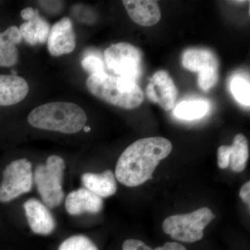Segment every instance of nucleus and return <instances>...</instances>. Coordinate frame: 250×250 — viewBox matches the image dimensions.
I'll return each instance as SVG.
<instances>
[{
  "instance_id": "nucleus-1",
  "label": "nucleus",
  "mask_w": 250,
  "mask_h": 250,
  "mask_svg": "<svg viewBox=\"0 0 250 250\" xmlns=\"http://www.w3.org/2000/svg\"><path fill=\"white\" fill-rule=\"evenodd\" d=\"M172 146L163 137L135 141L123 152L117 163L115 176L128 187H136L152 179L156 167L169 156Z\"/></svg>"
},
{
  "instance_id": "nucleus-2",
  "label": "nucleus",
  "mask_w": 250,
  "mask_h": 250,
  "mask_svg": "<svg viewBox=\"0 0 250 250\" xmlns=\"http://www.w3.org/2000/svg\"><path fill=\"white\" fill-rule=\"evenodd\" d=\"M28 122L37 129L75 134L83 129L87 116L76 104L56 102L34 108L28 116Z\"/></svg>"
},
{
  "instance_id": "nucleus-3",
  "label": "nucleus",
  "mask_w": 250,
  "mask_h": 250,
  "mask_svg": "<svg viewBox=\"0 0 250 250\" xmlns=\"http://www.w3.org/2000/svg\"><path fill=\"white\" fill-rule=\"evenodd\" d=\"M85 84L94 96L125 109L139 107L144 100L143 90L136 82L113 76L105 72L90 75Z\"/></svg>"
},
{
  "instance_id": "nucleus-4",
  "label": "nucleus",
  "mask_w": 250,
  "mask_h": 250,
  "mask_svg": "<svg viewBox=\"0 0 250 250\" xmlns=\"http://www.w3.org/2000/svg\"><path fill=\"white\" fill-rule=\"evenodd\" d=\"M215 218L209 208L203 207L187 214L169 216L163 223V229L176 241L195 243L202 239L206 227Z\"/></svg>"
},
{
  "instance_id": "nucleus-5",
  "label": "nucleus",
  "mask_w": 250,
  "mask_h": 250,
  "mask_svg": "<svg viewBox=\"0 0 250 250\" xmlns=\"http://www.w3.org/2000/svg\"><path fill=\"white\" fill-rule=\"evenodd\" d=\"M65 162L61 156L47 158L45 164L37 166L34 182L44 204L49 208L58 207L64 198L62 183Z\"/></svg>"
},
{
  "instance_id": "nucleus-6",
  "label": "nucleus",
  "mask_w": 250,
  "mask_h": 250,
  "mask_svg": "<svg viewBox=\"0 0 250 250\" xmlns=\"http://www.w3.org/2000/svg\"><path fill=\"white\" fill-rule=\"evenodd\" d=\"M105 62L110 70L118 77L134 81L142 72V52L128 42H118L106 49L104 53Z\"/></svg>"
},
{
  "instance_id": "nucleus-7",
  "label": "nucleus",
  "mask_w": 250,
  "mask_h": 250,
  "mask_svg": "<svg viewBox=\"0 0 250 250\" xmlns=\"http://www.w3.org/2000/svg\"><path fill=\"white\" fill-rule=\"evenodd\" d=\"M34 182L32 165L26 159H18L6 166L0 184V202L6 203L31 191Z\"/></svg>"
},
{
  "instance_id": "nucleus-8",
  "label": "nucleus",
  "mask_w": 250,
  "mask_h": 250,
  "mask_svg": "<svg viewBox=\"0 0 250 250\" xmlns=\"http://www.w3.org/2000/svg\"><path fill=\"white\" fill-rule=\"evenodd\" d=\"M146 94L149 100L159 104L165 111H170L175 104L177 90L169 74L165 70H159L151 79Z\"/></svg>"
},
{
  "instance_id": "nucleus-9",
  "label": "nucleus",
  "mask_w": 250,
  "mask_h": 250,
  "mask_svg": "<svg viewBox=\"0 0 250 250\" xmlns=\"http://www.w3.org/2000/svg\"><path fill=\"white\" fill-rule=\"evenodd\" d=\"M76 37L71 20L64 18L52 26L47 39V48L53 57H60L73 52Z\"/></svg>"
},
{
  "instance_id": "nucleus-10",
  "label": "nucleus",
  "mask_w": 250,
  "mask_h": 250,
  "mask_svg": "<svg viewBox=\"0 0 250 250\" xmlns=\"http://www.w3.org/2000/svg\"><path fill=\"white\" fill-rule=\"evenodd\" d=\"M24 208L33 232L40 235H49L53 232L55 220L44 204L36 199H29L24 204Z\"/></svg>"
},
{
  "instance_id": "nucleus-11",
  "label": "nucleus",
  "mask_w": 250,
  "mask_h": 250,
  "mask_svg": "<svg viewBox=\"0 0 250 250\" xmlns=\"http://www.w3.org/2000/svg\"><path fill=\"white\" fill-rule=\"evenodd\" d=\"M129 18L143 27L157 24L161 17L157 1L152 0H125L123 1Z\"/></svg>"
},
{
  "instance_id": "nucleus-12",
  "label": "nucleus",
  "mask_w": 250,
  "mask_h": 250,
  "mask_svg": "<svg viewBox=\"0 0 250 250\" xmlns=\"http://www.w3.org/2000/svg\"><path fill=\"white\" fill-rule=\"evenodd\" d=\"M103 208V199L85 188L70 192L65 200V209L71 215H82L85 212L98 213Z\"/></svg>"
},
{
  "instance_id": "nucleus-13",
  "label": "nucleus",
  "mask_w": 250,
  "mask_h": 250,
  "mask_svg": "<svg viewBox=\"0 0 250 250\" xmlns=\"http://www.w3.org/2000/svg\"><path fill=\"white\" fill-rule=\"evenodd\" d=\"M29 85L22 77L0 75V106H7L21 103L27 96Z\"/></svg>"
},
{
  "instance_id": "nucleus-14",
  "label": "nucleus",
  "mask_w": 250,
  "mask_h": 250,
  "mask_svg": "<svg viewBox=\"0 0 250 250\" xmlns=\"http://www.w3.org/2000/svg\"><path fill=\"white\" fill-rule=\"evenodd\" d=\"M82 182L85 188L101 197H108L117 191L116 176L111 170L103 173L86 172L82 177Z\"/></svg>"
},
{
  "instance_id": "nucleus-15",
  "label": "nucleus",
  "mask_w": 250,
  "mask_h": 250,
  "mask_svg": "<svg viewBox=\"0 0 250 250\" xmlns=\"http://www.w3.org/2000/svg\"><path fill=\"white\" fill-rule=\"evenodd\" d=\"M22 41L21 31L16 26H11L0 33V67H12L17 63V45Z\"/></svg>"
},
{
  "instance_id": "nucleus-16",
  "label": "nucleus",
  "mask_w": 250,
  "mask_h": 250,
  "mask_svg": "<svg viewBox=\"0 0 250 250\" xmlns=\"http://www.w3.org/2000/svg\"><path fill=\"white\" fill-rule=\"evenodd\" d=\"M182 64L187 70L198 73L210 67H219L216 56L204 49H187L182 56Z\"/></svg>"
},
{
  "instance_id": "nucleus-17",
  "label": "nucleus",
  "mask_w": 250,
  "mask_h": 250,
  "mask_svg": "<svg viewBox=\"0 0 250 250\" xmlns=\"http://www.w3.org/2000/svg\"><path fill=\"white\" fill-rule=\"evenodd\" d=\"M22 39L30 45L45 43L47 41L50 31L49 23L39 14L31 21L21 24L20 27Z\"/></svg>"
},
{
  "instance_id": "nucleus-18",
  "label": "nucleus",
  "mask_w": 250,
  "mask_h": 250,
  "mask_svg": "<svg viewBox=\"0 0 250 250\" xmlns=\"http://www.w3.org/2000/svg\"><path fill=\"white\" fill-rule=\"evenodd\" d=\"M229 147V166L235 172H241L246 169L249 159V147L247 138L242 134H237Z\"/></svg>"
},
{
  "instance_id": "nucleus-19",
  "label": "nucleus",
  "mask_w": 250,
  "mask_h": 250,
  "mask_svg": "<svg viewBox=\"0 0 250 250\" xmlns=\"http://www.w3.org/2000/svg\"><path fill=\"white\" fill-rule=\"evenodd\" d=\"M209 110L208 103L202 100L184 101L174 108V115L180 119L193 121L205 116Z\"/></svg>"
},
{
  "instance_id": "nucleus-20",
  "label": "nucleus",
  "mask_w": 250,
  "mask_h": 250,
  "mask_svg": "<svg viewBox=\"0 0 250 250\" xmlns=\"http://www.w3.org/2000/svg\"><path fill=\"white\" fill-rule=\"evenodd\" d=\"M230 89L235 99L241 104L250 106V81L241 75H236L231 80Z\"/></svg>"
},
{
  "instance_id": "nucleus-21",
  "label": "nucleus",
  "mask_w": 250,
  "mask_h": 250,
  "mask_svg": "<svg viewBox=\"0 0 250 250\" xmlns=\"http://www.w3.org/2000/svg\"><path fill=\"white\" fill-rule=\"evenodd\" d=\"M59 250H98L97 246L88 237L77 235L65 240Z\"/></svg>"
},
{
  "instance_id": "nucleus-22",
  "label": "nucleus",
  "mask_w": 250,
  "mask_h": 250,
  "mask_svg": "<svg viewBox=\"0 0 250 250\" xmlns=\"http://www.w3.org/2000/svg\"><path fill=\"white\" fill-rule=\"evenodd\" d=\"M219 67H210L207 70L199 72L197 83L204 91L207 92L213 88L218 81Z\"/></svg>"
},
{
  "instance_id": "nucleus-23",
  "label": "nucleus",
  "mask_w": 250,
  "mask_h": 250,
  "mask_svg": "<svg viewBox=\"0 0 250 250\" xmlns=\"http://www.w3.org/2000/svg\"><path fill=\"white\" fill-rule=\"evenodd\" d=\"M82 66L85 71L89 72L90 75L105 72L103 60L94 54H90L84 57L82 61Z\"/></svg>"
},
{
  "instance_id": "nucleus-24",
  "label": "nucleus",
  "mask_w": 250,
  "mask_h": 250,
  "mask_svg": "<svg viewBox=\"0 0 250 250\" xmlns=\"http://www.w3.org/2000/svg\"><path fill=\"white\" fill-rule=\"evenodd\" d=\"M218 164L221 169L228 168L229 166V147L222 146L218 149Z\"/></svg>"
},
{
  "instance_id": "nucleus-25",
  "label": "nucleus",
  "mask_w": 250,
  "mask_h": 250,
  "mask_svg": "<svg viewBox=\"0 0 250 250\" xmlns=\"http://www.w3.org/2000/svg\"><path fill=\"white\" fill-rule=\"evenodd\" d=\"M123 250H152L144 242L136 239H128L124 242Z\"/></svg>"
},
{
  "instance_id": "nucleus-26",
  "label": "nucleus",
  "mask_w": 250,
  "mask_h": 250,
  "mask_svg": "<svg viewBox=\"0 0 250 250\" xmlns=\"http://www.w3.org/2000/svg\"><path fill=\"white\" fill-rule=\"evenodd\" d=\"M240 197L245 203L250 207V182H247L240 190Z\"/></svg>"
},
{
  "instance_id": "nucleus-27",
  "label": "nucleus",
  "mask_w": 250,
  "mask_h": 250,
  "mask_svg": "<svg viewBox=\"0 0 250 250\" xmlns=\"http://www.w3.org/2000/svg\"><path fill=\"white\" fill-rule=\"evenodd\" d=\"M154 250H187V248L179 243L175 242H167L164 246L158 247Z\"/></svg>"
},
{
  "instance_id": "nucleus-28",
  "label": "nucleus",
  "mask_w": 250,
  "mask_h": 250,
  "mask_svg": "<svg viewBox=\"0 0 250 250\" xmlns=\"http://www.w3.org/2000/svg\"><path fill=\"white\" fill-rule=\"evenodd\" d=\"M38 14H39L38 10H34L31 7H27L23 9L22 11H21V16L23 19L25 20V21H29L35 17L36 15Z\"/></svg>"
},
{
  "instance_id": "nucleus-29",
  "label": "nucleus",
  "mask_w": 250,
  "mask_h": 250,
  "mask_svg": "<svg viewBox=\"0 0 250 250\" xmlns=\"http://www.w3.org/2000/svg\"><path fill=\"white\" fill-rule=\"evenodd\" d=\"M83 129H84V131H85V132H89V131H90V126H85L84 127H83Z\"/></svg>"
}]
</instances>
